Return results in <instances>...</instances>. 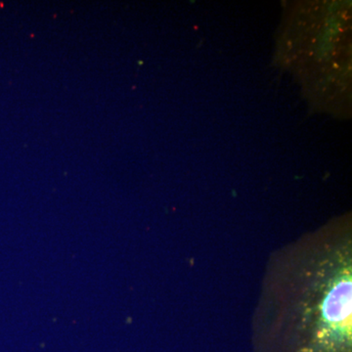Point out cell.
<instances>
[{
	"label": "cell",
	"mask_w": 352,
	"mask_h": 352,
	"mask_svg": "<svg viewBox=\"0 0 352 352\" xmlns=\"http://www.w3.org/2000/svg\"><path fill=\"white\" fill-rule=\"evenodd\" d=\"M351 223L273 252L252 318L256 352H351Z\"/></svg>",
	"instance_id": "obj_1"
}]
</instances>
